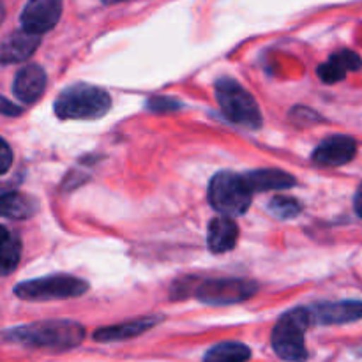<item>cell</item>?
Wrapping results in <instances>:
<instances>
[{
    "instance_id": "cell-1",
    "label": "cell",
    "mask_w": 362,
    "mask_h": 362,
    "mask_svg": "<svg viewBox=\"0 0 362 362\" xmlns=\"http://www.w3.org/2000/svg\"><path fill=\"white\" fill-rule=\"evenodd\" d=\"M0 339L27 349H46L66 352L80 346L85 339V327L73 320H46L18 325L0 332Z\"/></svg>"
},
{
    "instance_id": "cell-2",
    "label": "cell",
    "mask_w": 362,
    "mask_h": 362,
    "mask_svg": "<svg viewBox=\"0 0 362 362\" xmlns=\"http://www.w3.org/2000/svg\"><path fill=\"white\" fill-rule=\"evenodd\" d=\"M112 98L101 87L74 83L64 88L53 103V112L62 120H94L106 115Z\"/></svg>"
},
{
    "instance_id": "cell-3",
    "label": "cell",
    "mask_w": 362,
    "mask_h": 362,
    "mask_svg": "<svg viewBox=\"0 0 362 362\" xmlns=\"http://www.w3.org/2000/svg\"><path fill=\"white\" fill-rule=\"evenodd\" d=\"M311 325L308 308H293L281 315L272 329L271 343L276 356L285 362H306L308 350L304 334Z\"/></svg>"
},
{
    "instance_id": "cell-4",
    "label": "cell",
    "mask_w": 362,
    "mask_h": 362,
    "mask_svg": "<svg viewBox=\"0 0 362 362\" xmlns=\"http://www.w3.org/2000/svg\"><path fill=\"white\" fill-rule=\"evenodd\" d=\"M216 99L230 122L250 129H258L264 124L257 99L233 78L225 76L216 81Z\"/></svg>"
},
{
    "instance_id": "cell-5",
    "label": "cell",
    "mask_w": 362,
    "mask_h": 362,
    "mask_svg": "<svg viewBox=\"0 0 362 362\" xmlns=\"http://www.w3.org/2000/svg\"><path fill=\"white\" fill-rule=\"evenodd\" d=\"M253 191L244 175L233 172H219L209 184V202L221 216L235 218L250 209Z\"/></svg>"
},
{
    "instance_id": "cell-6",
    "label": "cell",
    "mask_w": 362,
    "mask_h": 362,
    "mask_svg": "<svg viewBox=\"0 0 362 362\" xmlns=\"http://www.w3.org/2000/svg\"><path fill=\"white\" fill-rule=\"evenodd\" d=\"M87 290L88 283L85 279L69 274H53L20 283L14 286V296L21 300L42 303V300L73 299L83 296Z\"/></svg>"
},
{
    "instance_id": "cell-7",
    "label": "cell",
    "mask_w": 362,
    "mask_h": 362,
    "mask_svg": "<svg viewBox=\"0 0 362 362\" xmlns=\"http://www.w3.org/2000/svg\"><path fill=\"white\" fill-rule=\"evenodd\" d=\"M258 292V285L250 279H207L200 283L194 296L209 306H230L251 299Z\"/></svg>"
},
{
    "instance_id": "cell-8",
    "label": "cell",
    "mask_w": 362,
    "mask_h": 362,
    "mask_svg": "<svg viewBox=\"0 0 362 362\" xmlns=\"http://www.w3.org/2000/svg\"><path fill=\"white\" fill-rule=\"evenodd\" d=\"M64 0H28L21 11V28L42 35L52 30L62 16Z\"/></svg>"
},
{
    "instance_id": "cell-9",
    "label": "cell",
    "mask_w": 362,
    "mask_h": 362,
    "mask_svg": "<svg viewBox=\"0 0 362 362\" xmlns=\"http://www.w3.org/2000/svg\"><path fill=\"white\" fill-rule=\"evenodd\" d=\"M311 325H343L362 318V300H336L308 308Z\"/></svg>"
},
{
    "instance_id": "cell-10",
    "label": "cell",
    "mask_w": 362,
    "mask_h": 362,
    "mask_svg": "<svg viewBox=\"0 0 362 362\" xmlns=\"http://www.w3.org/2000/svg\"><path fill=\"white\" fill-rule=\"evenodd\" d=\"M357 154V141L346 134H334L329 136L313 151L315 165L325 166V168H336V166L349 165Z\"/></svg>"
},
{
    "instance_id": "cell-11",
    "label": "cell",
    "mask_w": 362,
    "mask_h": 362,
    "mask_svg": "<svg viewBox=\"0 0 362 362\" xmlns=\"http://www.w3.org/2000/svg\"><path fill=\"white\" fill-rule=\"evenodd\" d=\"M41 45V35L27 32L25 28L14 30L0 42V64H18L27 60Z\"/></svg>"
},
{
    "instance_id": "cell-12",
    "label": "cell",
    "mask_w": 362,
    "mask_h": 362,
    "mask_svg": "<svg viewBox=\"0 0 362 362\" xmlns=\"http://www.w3.org/2000/svg\"><path fill=\"white\" fill-rule=\"evenodd\" d=\"M46 88V73L37 64L21 67L14 76L13 94L23 103H35Z\"/></svg>"
},
{
    "instance_id": "cell-13",
    "label": "cell",
    "mask_w": 362,
    "mask_h": 362,
    "mask_svg": "<svg viewBox=\"0 0 362 362\" xmlns=\"http://www.w3.org/2000/svg\"><path fill=\"white\" fill-rule=\"evenodd\" d=\"M161 320L163 317H141L129 322H124V324L108 325V327L98 329V331L94 332V339L99 343L126 341V339L136 338V336L151 331V329L156 327Z\"/></svg>"
},
{
    "instance_id": "cell-14",
    "label": "cell",
    "mask_w": 362,
    "mask_h": 362,
    "mask_svg": "<svg viewBox=\"0 0 362 362\" xmlns=\"http://www.w3.org/2000/svg\"><path fill=\"white\" fill-rule=\"evenodd\" d=\"M239 240V226L228 216H219L212 219L207 232V246L212 253H228Z\"/></svg>"
},
{
    "instance_id": "cell-15",
    "label": "cell",
    "mask_w": 362,
    "mask_h": 362,
    "mask_svg": "<svg viewBox=\"0 0 362 362\" xmlns=\"http://www.w3.org/2000/svg\"><path fill=\"white\" fill-rule=\"evenodd\" d=\"M361 66L362 60L356 52L341 49V52L334 53L327 62H324L318 67V78L324 83H338L349 73L361 69Z\"/></svg>"
},
{
    "instance_id": "cell-16",
    "label": "cell",
    "mask_w": 362,
    "mask_h": 362,
    "mask_svg": "<svg viewBox=\"0 0 362 362\" xmlns=\"http://www.w3.org/2000/svg\"><path fill=\"white\" fill-rule=\"evenodd\" d=\"M244 179L250 184L253 193H258V191H281L296 186V177L276 168L253 170V172H247Z\"/></svg>"
},
{
    "instance_id": "cell-17",
    "label": "cell",
    "mask_w": 362,
    "mask_h": 362,
    "mask_svg": "<svg viewBox=\"0 0 362 362\" xmlns=\"http://www.w3.org/2000/svg\"><path fill=\"white\" fill-rule=\"evenodd\" d=\"M39 211V202L25 193L0 194V218L28 219Z\"/></svg>"
},
{
    "instance_id": "cell-18",
    "label": "cell",
    "mask_w": 362,
    "mask_h": 362,
    "mask_svg": "<svg viewBox=\"0 0 362 362\" xmlns=\"http://www.w3.org/2000/svg\"><path fill=\"white\" fill-rule=\"evenodd\" d=\"M251 349L239 341H223L207 350L204 362H247Z\"/></svg>"
},
{
    "instance_id": "cell-19",
    "label": "cell",
    "mask_w": 362,
    "mask_h": 362,
    "mask_svg": "<svg viewBox=\"0 0 362 362\" xmlns=\"http://www.w3.org/2000/svg\"><path fill=\"white\" fill-rule=\"evenodd\" d=\"M21 257V243L14 233H7L0 244V274H9L16 269Z\"/></svg>"
},
{
    "instance_id": "cell-20",
    "label": "cell",
    "mask_w": 362,
    "mask_h": 362,
    "mask_svg": "<svg viewBox=\"0 0 362 362\" xmlns=\"http://www.w3.org/2000/svg\"><path fill=\"white\" fill-rule=\"evenodd\" d=\"M300 211H303V207L296 198L278 194L269 202V212L278 219H293L300 214Z\"/></svg>"
},
{
    "instance_id": "cell-21",
    "label": "cell",
    "mask_w": 362,
    "mask_h": 362,
    "mask_svg": "<svg viewBox=\"0 0 362 362\" xmlns=\"http://www.w3.org/2000/svg\"><path fill=\"white\" fill-rule=\"evenodd\" d=\"M179 108V101L172 98H165V95H156V98L147 101V110H151V112H175Z\"/></svg>"
},
{
    "instance_id": "cell-22",
    "label": "cell",
    "mask_w": 362,
    "mask_h": 362,
    "mask_svg": "<svg viewBox=\"0 0 362 362\" xmlns=\"http://www.w3.org/2000/svg\"><path fill=\"white\" fill-rule=\"evenodd\" d=\"M13 165V151L4 138H0V175L9 172Z\"/></svg>"
},
{
    "instance_id": "cell-23",
    "label": "cell",
    "mask_w": 362,
    "mask_h": 362,
    "mask_svg": "<svg viewBox=\"0 0 362 362\" xmlns=\"http://www.w3.org/2000/svg\"><path fill=\"white\" fill-rule=\"evenodd\" d=\"M23 113V110H21V106L14 105V103H11L9 99L4 98V95H0V115H6V117H18Z\"/></svg>"
},
{
    "instance_id": "cell-24",
    "label": "cell",
    "mask_w": 362,
    "mask_h": 362,
    "mask_svg": "<svg viewBox=\"0 0 362 362\" xmlns=\"http://www.w3.org/2000/svg\"><path fill=\"white\" fill-rule=\"evenodd\" d=\"M354 209H356V214L362 218V182L361 186L357 187L356 191V197H354Z\"/></svg>"
},
{
    "instance_id": "cell-25",
    "label": "cell",
    "mask_w": 362,
    "mask_h": 362,
    "mask_svg": "<svg viewBox=\"0 0 362 362\" xmlns=\"http://www.w3.org/2000/svg\"><path fill=\"white\" fill-rule=\"evenodd\" d=\"M7 233H9V232H7V230L4 228L2 225H0V244H2V240L6 239V237H7Z\"/></svg>"
},
{
    "instance_id": "cell-26",
    "label": "cell",
    "mask_w": 362,
    "mask_h": 362,
    "mask_svg": "<svg viewBox=\"0 0 362 362\" xmlns=\"http://www.w3.org/2000/svg\"><path fill=\"white\" fill-rule=\"evenodd\" d=\"M4 16H6V7H4V4L0 2V23L4 21Z\"/></svg>"
},
{
    "instance_id": "cell-27",
    "label": "cell",
    "mask_w": 362,
    "mask_h": 362,
    "mask_svg": "<svg viewBox=\"0 0 362 362\" xmlns=\"http://www.w3.org/2000/svg\"><path fill=\"white\" fill-rule=\"evenodd\" d=\"M119 2H124V0H103V4H106V6H112V4H119Z\"/></svg>"
}]
</instances>
